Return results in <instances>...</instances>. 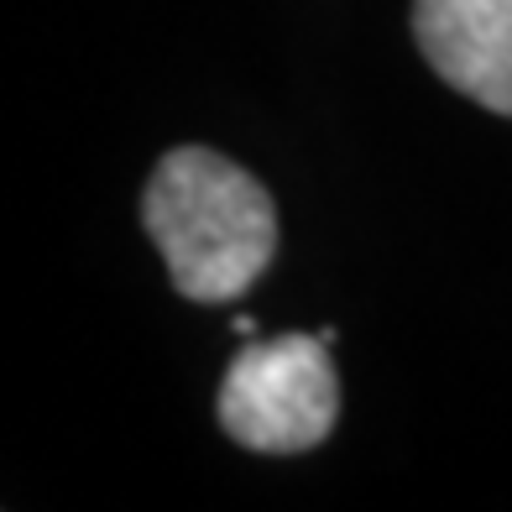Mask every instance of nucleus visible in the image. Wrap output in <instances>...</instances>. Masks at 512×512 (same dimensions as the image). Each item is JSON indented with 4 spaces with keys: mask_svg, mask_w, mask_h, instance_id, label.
I'll return each instance as SVG.
<instances>
[{
    "mask_svg": "<svg viewBox=\"0 0 512 512\" xmlns=\"http://www.w3.org/2000/svg\"><path fill=\"white\" fill-rule=\"evenodd\" d=\"M142 220L168 262L173 288L194 304L241 298L277 251L267 189L241 162L209 147H178L157 162L142 194Z\"/></svg>",
    "mask_w": 512,
    "mask_h": 512,
    "instance_id": "f257e3e1",
    "label": "nucleus"
},
{
    "mask_svg": "<svg viewBox=\"0 0 512 512\" xmlns=\"http://www.w3.org/2000/svg\"><path fill=\"white\" fill-rule=\"evenodd\" d=\"M340 387L324 335L251 340L220 382V429L246 450L298 455L335 429Z\"/></svg>",
    "mask_w": 512,
    "mask_h": 512,
    "instance_id": "f03ea898",
    "label": "nucleus"
},
{
    "mask_svg": "<svg viewBox=\"0 0 512 512\" xmlns=\"http://www.w3.org/2000/svg\"><path fill=\"white\" fill-rule=\"evenodd\" d=\"M413 37L450 89L512 115V0H413Z\"/></svg>",
    "mask_w": 512,
    "mask_h": 512,
    "instance_id": "7ed1b4c3",
    "label": "nucleus"
}]
</instances>
